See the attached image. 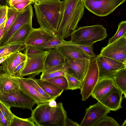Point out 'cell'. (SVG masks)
I'll return each instance as SVG.
<instances>
[{"mask_svg": "<svg viewBox=\"0 0 126 126\" xmlns=\"http://www.w3.org/2000/svg\"><path fill=\"white\" fill-rule=\"evenodd\" d=\"M18 51L9 55L1 63L0 67L3 73H6L13 76L14 70L17 66L16 57Z\"/></svg>", "mask_w": 126, "mask_h": 126, "instance_id": "cell-23", "label": "cell"}, {"mask_svg": "<svg viewBox=\"0 0 126 126\" xmlns=\"http://www.w3.org/2000/svg\"><path fill=\"white\" fill-rule=\"evenodd\" d=\"M8 7V6L6 7L3 12L2 16L0 18V27L6 19L7 9Z\"/></svg>", "mask_w": 126, "mask_h": 126, "instance_id": "cell-43", "label": "cell"}, {"mask_svg": "<svg viewBox=\"0 0 126 126\" xmlns=\"http://www.w3.org/2000/svg\"><path fill=\"white\" fill-rule=\"evenodd\" d=\"M116 86L112 77L99 79L91 95L98 101Z\"/></svg>", "mask_w": 126, "mask_h": 126, "instance_id": "cell-17", "label": "cell"}, {"mask_svg": "<svg viewBox=\"0 0 126 126\" xmlns=\"http://www.w3.org/2000/svg\"><path fill=\"white\" fill-rule=\"evenodd\" d=\"M35 80L46 93L56 99L64 91L45 79H35Z\"/></svg>", "mask_w": 126, "mask_h": 126, "instance_id": "cell-22", "label": "cell"}, {"mask_svg": "<svg viewBox=\"0 0 126 126\" xmlns=\"http://www.w3.org/2000/svg\"><path fill=\"white\" fill-rule=\"evenodd\" d=\"M25 45L22 43L7 44L0 46V57L9 56L17 51H24Z\"/></svg>", "mask_w": 126, "mask_h": 126, "instance_id": "cell-25", "label": "cell"}, {"mask_svg": "<svg viewBox=\"0 0 126 126\" xmlns=\"http://www.w3.org/2000/svg\"><path fill=\"white\" fill-rule=\"evenodd\" d=\"M65 77L68 83V90L80 89L81 86V81L68 73L65 72Z\"/></svg>", "mask_w": 126, "mask_h": 126, "instance_id": "cell-30", "label": "cell"}, {"mask_svg": "<svg viewBox=\"0 0 126 126\" xmlns=\"http://www.w3.org/2000/svg\"><path fill=\"white\" fill-rule=\"evenodd\" d=\"M56 48L63 55L65 60L70 59L85 58L89 60L90 58L75 47L69 45L64 44Z\"/></svg>", "mask_w": 126, "mask_h": 126, "instance_id": "cell-20", "label": "cell"}, {"mask_svg": "<svg viewBox=\"0 0 126 126\" xmlns=\"http://www.w3.org/2000/svg\"><path fill=\"white\" fill-rule=\"evenodd\" d=\"M15 77L18 81L20 89L33 98L37 105L48 102L50 100L39 93L23 77Z\"/></svg>", "mask_w": 126, "mask_h": 126, "instance_id": "cell-16", "label": "cell"}, {"mask_svg": "<svg viewBox=\"0 0 126 126\" xmlns=\"http://www.w3.org/2000/svg\"><path fill=\"white\" fill-rule=\"evenodd\" d=\"M47 51L42 50L33 47H25L24 54L26 56L36 55L46 52Z\"/></svg>", "mask_w": 126, "mask_h": 126, "instance_id": "cell-37", "label": "cell"}, {"mask_svg": "<svg viewBox=\"0 0 126 126\" xmlns=\"http://www.w3.org/2000/svg\"><path fill=\"white\" fill-rule=\"evenodd\" d=\"M6 20V19L0 27V41L4 34V28L5 26Z\"/></svg>", "mask_w": 126, "mask_h": 126, "instance_id": "cell-45", "label": "cell"}, {"mask_svg": "<svg viewBox=\"0 0 126 126\" xmlns=\"http://www.w3.org/2000/svg\"><path fill=\"white\" fill-rule=\"evenodd\" d=\"M18 12L13 23L0 41V46L6 44L12 36L24 25L28 23H32L33 12L31 4L23 10Z\"/></svg>", "mask_w": 126, "mask_h": 126, "instance_id": "cell-9", "label": "cell"}, {"mask_svg": "<svg viewBox=\"0 0 126 126\" xmlns=\"http://www.w3.org/2000/svg\"><path fill=\"white\" fill-rule=\"evenodd\" d=\"M80 126V125L76 122L66 118L65 120V126Z\"/></svg>", "mask_w": 126, "mask_h": 126, "instance_id": "cell-42", "label": "cell"}, {"mask_svg": "<svg viewBox=\"0 0 126 126\" xmlns=\"http://www.w3.org/2000/svg\"><path fill=\"white\" fill-rule=\"evenodd\" d=\"M70 35L72 43L91 46L104 39L108 34L102 25H96L80 27L71 32Z\"/></svg>", "mask_w": 126, "mask_h": 126, "instance_id": "cell-4", "label": "cell"}, {"mask_svg": "<svg viewBox=\"0 0 126 126\" xmlns=\"http://www.w3.org/2000/svg\"><path fill=\"white\" fill-rule=\"evenodd\" d=\"M121 126H126V120H125L124 122L123 123Z\"/></svg>", "mask_w": 126, "mask_h": 126, "instance_id": "cell-50", "label": "cell"}, {"mask_svg": "<svg viewBox=\"0 0 126 126\" xmlns=\"http://www.w3.org/2000/svg\"><path fill=\"white\" fill-rule=\"evenodd\" d=\"M33 29L32 23H28L25 24L12 36L6 44H24Z\"/></svg>", "mask_w": 126, "mask_h": 126, "instance_id": "cell-21", "label": "cell"}, {"mask_svg": "<svg viewBox=\"0 0 126 126\" xmlns=\"http://www.w3.org/2000/svg\"><path fill=\"white\" fill-rule=\"evenodd\" d=\"M2 73H3L2 72V70H1L0 68V75H1Z\"/></svg>", "mask_w": 126, "mask_h": 126, "instance_id": "cell-52", "label": "cell"}, {"mask_svg": "<svg viewBox=\"0 0 126 126\" xmlns=\"http://www.w3.org/2000/svg\"><path fill=\"white\" fill-rule=\"evenodd\" d=\"M0 101L10 107H14L32 110L35 101L20 89L13 93L0 92Z\"/></svg>", "mask_w": 126, "mask_h": 126, "instance_id": "cell-7", "label": "cell"}, {"mask_svg": "<svg viewBox=\"0 0 126 126\" xmlns=\"http://www.w3.org/2000/svg\"><path fill=\"white\" fill-rule=\"evenodd\" d=\"M10 108L5 104L0 101V109L5 118L11 122L14 115L11 112Z\"/></svg>", "mask_w": 126, "mask_h": 126, "instance_id": "cell-36", "label": "cell"}, {"mask_svg": "<svg viewBox=\"0 0 126 126\" xmlns=\"http://www.w3.org/2000/svg\"><path fill=\"white\" fill-rule=\"evenodd\" d=\"M126 64V35L102 48L99 55Z\"/></svg>", "mask_w": 126, "mask_h": 126, "instance_id": "cell-10", "label": "cell"}, {"mask_svg": "<svg viewBox=\"0 0 126 126\" xmlns=\"http://www.w3.org/2000/svg\"><path fill=\"white\" fill-rule=\"evenodd\" d=\"M65 61L63 66L65 72L82 82L87 70L90 59L85 58L70 59Z\"/></svg>", "mask_w": 126, "mask_h": 126, "instance_id": "cell-13", "label": "cell"}, {"mask_svg": "<svg viewBox=\"0 0 126 126\" xmlns=\"http://www.w3.org/2000/svg\"><path fill=\"white\" fill-rule=\"evenodd\" d=\"M26 58V56L25 54L23 53L21 51H18L16 57L17 65L25 61Z\"/></svg>", "mask_w": 126, "mask_h": 126, "instance_id": "cell-40", "label": "cell"}, {"mask_svg": "<svg viewBox=\"0 0 126 126\" xmlns=\"http://www.w3.org/2000/svg\"><path fill=\"white\" fill-rule=\"evenodd\" d=\"M54 36L40 27L33 28L24 44L25 47H36L46 42Z\"/></svg>", "mask_w": 126, "mask_h": 126, "instance_id": "cell-15", "label": "cell"}, {"mask_svg": "<svg viewBox=\"0 0 126 126\" xmlns=\"http://www.w3.org/2000/svg\"><path fill=\"white\" fill-rule=\"evenodd\" d=\"M18 12L14 8L8 7L7 9V18L4 28L3 35L7 31L13 23Z\"/></svg>", "mask_w": 126, "mask_h": 126, "instance_id": "cell-28", "label": "cell"}, {"mask_svg": "<svg viewBox=\"0 0 126 126\" xmlns=\"http://www.w3.org/2000/svg\"><path fill=\"white\" fill-rule=\"evenodd\" d=\"M126 33V21H122L118 25V28L116 33L109 40L108 45L110 44L120 38Z\"/></svg>", "mask_w": 126, "mask_h": 126, "instance_id": "cell-33", "label": "cell"}, {"mask_svg": "<svg viewBox=\"0 0 126 126\" xmlns=\"http://www.w3.org/2000/svg\"><path fill=\"white\" fill-rule=\"evenodd\" d=\"M25 79L29 83L44 96L50 100L52 99H56L51 97L44 91L35 81L34 77L29 76L27 78H25Z\"/></svg>", "mask_w": 126, "mask_h": 126, "instance_id": "cell-34", "label": "cell"}, {"mask_svg": "<svg viewBox=\"0 0 126 126\" xmlns=\"http://www.w3.org/2000/svg\"><path fill=\"white\" fill-rule=\"evenodd\" d=\"M32 0L34 2V1L35 0Z\"/></svg>", "mask_w": 126, "mask_h": 126, "instance_id": "cell-53", "label": "cell"}, {"mask_svg": "<svg viewBox=\"0 0 126 126\" xmlns=\"http://www.w3.org/2000/svg\"><path fill=\"white\" fill-rule=\"evenodd\" d=\"M110 111L98 101L97 103L86 109L85 115L80 126H94Z\"/></svg>", "mask_w": 126, "mask_h": 126, "instance_id": "cell-12", "label": "cell"}, {"mask_svg": "<svg viewBox=\"0 0 126 126\" xmlns=\"http://www.w3.org/2000/svg\"><path fill=\"white\" fill-rule=\"evenodd\" d=\"M84 8L83 0L63 1L57 36L64 39L70 35L71 31L76 29L83 16Z\"/></svg>", "mask_w": 126, "mask_h": 126, "instance_id": "cell-2", "label": "cell"}, {"mask_svg": "<svg viewBox=\"0 0 126 126\" xmlns=\"http://www.w3.org/2000/svg\"><path fill=\"white\" fill-rule=\"evenodd\" d=\"M98 80L99 72L96 56L95 57H90L88 68L82 82L80 89L81 100L83 101H85L91 95Z\"/></svg>", "mask_w": 126, "mask_h": 126, "instance_id": "cell-5", "label": "cell"}, {"mask_svg": "<svg viewBox=\"0 0 126 126\" xmlns=\"http://www.w3.org/2000/svg\"><path fill=\"white\" fill-rule=\"evenodd\" d=\"M48 0H35L34 2L35 1H42Z\"/></svg>", "mask_w": 126, "mask_h": 126, "instance_id": "cell-51", "label": "cell"}, {"mask_svg": "<svg viewBox=\"0 0 126 126\" xmlns=\"http://www.w3.org/2000/svg\"><path fill=\"white\" fill-rule=\"evenodd\" d=\"M9 56H5L0 57V64H1V63L4 60H5Z\"/></svg>", "mask_w": 126, "mask_h": 126, "instance_id": "cell-49", "label": "cell"}, {"mask_svg": "<svg viewBox=\"0 0 126 126\" xmlns=\"http://www.w3.org/2000/svg\"><path fill=\"white\" fill-rule=\"evenodd\" d=\"M45 80L64 90H68L67 81L64 76H60Z\"/></svg>", "mask_w": 126, "mask_h": 126, "instance_id": "cell-29", "label": "cell"}, {"mask_svg": "<svg viewBox=\"0 0 126 126\" xmlns=\"http://www.w3.org/2000/svg\"><path fill=\"white\" fill-rule=\"evenodd\" d=\"M123 93L116 86L112 89L98 101L110 110L116 111L122 108Z\"/></svg>", "mask_w": 126, "mask_h": 126, "instance_id": "cell-14", "label": "cell"}, {"mask_svg": "<svg viewBox=\"0 0 126 126\" xmlns=\"http://www.w3.org/2000/svg\"><path fill=\"white\" fill-rule=\"evenodd\" d=\"M28 1H32L34 2L32 0H8V5L10 7H12L13 5L17 3Z\"/></svg>", "mask_w": 126, "mask_h": 126, "instance_id": "cell-44", "label": "cell"}, {"mask_svg": "<svg viewBox=\"0 0 126 126\" xmlns=\"http://www.w3.org/2000/svg\"><path fill=\"white\" fill-rule=\"evenodd\" d=\"M64 65L59 66L44 70L42 72L40 76V79H46L60 76H65V72L64 69Z\"/></svg>", "mask_w": 126, "mask_h": 126, "instance_id": "cell-26", "label": "cell"}, {"mask_svg": "<svg viewBox=\"0 0 126 126\" xmlns=\"http://www.w3.org/2000/svg\"><path fill=\"white\" fill-rule=\"evenodd\" d=\"M126 0H83L85 7L89 11L100 17L112 13Z\"/></svg>", "mask_w": 126, "mask_h": 126, "instance_id": "cell-6", "label": "cell"}, {"mask_svg": "<svg viewBox=\"0 0 126 126\" xmlns=\"http://www.w3.org/2000/svg\"><path fill=\"white\" fill-rule=\"evenodd\" d=\"M64 44L69 45L75 47L90 57H95L96 56L93 51V45L88 46L76 44L72 43L70 41H67Z\"/></svg>", "mask_w": 126, "mask_h": 126, "instance_id": "cell-31", "label": "cell"}, {"mask_svg": "<svg viewBox=\"0 0 126 126\" xmlns=\"http://www.w3.org/2000/svg\"><path fill=\"white\" fill-rule=\"evenodd\" d=\"M11 122L5 117L0 109V126H10Z\"/></svg>", "mask_w": 126, "mask_h": 126, "instance_id": "cell-39", "label": "cell"}, {"mask_svg": "<svg viewBox=\"0 0 126 126\" xmlns=\"http://www.w3.org/2000/svg\"><path fill=\"white\" fill-rule=\"evenodd\" d=\"M48 104L49 106L51 107H55L57 105L55 100L54 99H52L50 100L48 102Z\"/></svg>", "mask_w": 126, "mask_h": 126, "instance_id": "cell-47", "label": "cell"}, {"mask_svg": "<svg viewBox=\"0 0 126 126\" xmlns=\"http://www.w3.org/2000/svg\"><path fill=\"white\" fill-rule=\"evenodd\" d=\"M47 51L48 53L45 60L44 70L64 64V57L56 48Z\"/></svg>", "mask_w": 126, "mask_h": 126, "instance_id": "cell-19", "label": "cell"}, {"mask_svg": "<svg viewBox=\"0 0 126 126\" xmlns=\"http://www.w3.org/2000/svg\"><path fill=\"white\" fill-rule=\"evenodd\" d=\"M34 3L32 1H24L20 2L13 5L12 7L14 8L18 11L23 10L27 6Z\"/></svg>", "mask_w": 126, "mask_h": 126, "instance_id": "cell-38", "label": "cell"}, {"mask_svg": "<svg viewBox=\"0 0 126 126\" xmlns=\"http://www.w3.org/2000/svg\"><path fill=\"white\" fill-rule=\"evenodd\" d=\"M120 126L119 124L112 117L106 115L100 119L94 126Z\"/></svg>", "mask_w": 126, "mask_h": 126, "instance_id": "cell-35", "label": "cell"}, {"mask_svg": "<svg viewBox=\"0 0 126 126\" xmlns=\"http://www.w3.org/2000/svg\"><path fill=\"white\" fill-rule=\"evenodd\" d=\"M48 102L37 105L32 110L31 117L36 126H65L67 116L63 103L60 102L51 107Z\"/></svg>", "mask_w": 126, "mask_h": 126, "instance_id": "cell-3", "label": "cell"}, {"mask_svg": "<svg viewBox=\"0 0 126 126\" xmlns=\"http://www.w3.org/2000/svg\"><path fill=\"white\" fill-rule=\"evenodd\" d=\"M20 89L16 77L5 73H2L0 76V92L13 93Z\"/></svg>", "mask_w": 126, "mask_h": 126, "instance_id": "cell-18", "label": "cell"}, {"mask_svg": "<svg viewBox=\"0 0 126 126\" xmlns=\"http://www.w3.org/2000/svg\"><path fill=\"white\" fill-rule=\"evenodd\" d=\"M67 42L58 36H55L46 42L41 45L36 47H33L43 50H47L56 48L57 47L65 44Z\"/></svg>", "mask_w": 126, "mask_h": 126, "instance_id": "cell-27", "label": "cell"}, {"mask_svg": "<svg viewBox=\"0 0 126 126\" xmlns=\"http://www.w3.org/2000/svg\"><path fill=\"white\" fill-rule=\"evenodd\" d=\"M10 126H36L31 117L24 119L14 115Z\"/></svg>", "mask_w": 126, "mask_h": 126, "instance_id": "cell-32", "label": "cell"}, {"mask_svg": "<svg viewBox=\"0 0 126 126\" xmlns=\"http://www.w3.org/2000/svg\"><path fill=\"white\" fill-rule=\"evenodd\" d=\"M116 86L122 91L126 98V67L117 72L112 77Z\"/></svg>", "mask_w": 126, "mask_h": 126, "instance_id": "cell-24", "label": "cell"}, {"mask_svg": "<svg viewBox=\"0 0 126 126\" xmlns=\"http://www.w3.org/2000/svg\"><path fill=\"white\" fill-rule=\"evenodd\" d=\"M8 0H0V7L8 6Z\"/></svg>", "mask_w": 126, "mask_h": 126, "instance_id": "cell-46", "label": "cell"}, {"mask_svg": "<svg viewBox=\"0 0 126 126\" xmlns=\"http://www.w3.org/2000/svg\"><path fill=\"white\" fill-rule=\"evenodd\" d=\"M47 51L36 55L26 56V59L20 73V76L34 77L44 69L45 59Z\"/></svg>", "mask_w": 126, "mask_h": 126, "instance_id": "cell-8", "label": "cell"}, {"mask_svg": "<svg viewBox=\"0 0 126 126\" xmlns=\"http://www.w3.org/2000/svg\"><path fill=\"white\" fill-rule=\"evenodd\" d=\"M6 7H0V18L2 16L3 12Z\"/></svg>", "mask_w": 126, "mask_h": 126, "instance_id": "cell-48", "label": "cell"}, {"mask_svg": "<svg viewBox=\"0 0 126 126\" xmlns=\"http://www.w3.org/2000/svg\"><path fill=\"white\" fill-rule=\"evenodd\" d=\"M63 1L50 0L34 2V7L37 20L40 27L57 35L60 22Z\"/></svg>", "mask_w": 126, "mask_h": 126, "instance_id": "cell-1", "label": "cell"}, {"mask_svg": "<svg viewBox=\"0 0 126 126\" xmlns=\"http://www.w3.org/2000/svg\"><path fill=\"white\" fill-rule=\"evenodd\" d=\"M99 79L111 77L119 70L126 67V64L102 55L96 56Z\"/></svg>", "mask_w": 126, "mask_h": 126, "instance_id": "cell-11", "label": "cell"}, {"mask_svg": "<svg viewBox=\"0 0 126 126\" xmlns=\"http://www.w3.org/2000/svg\"><path fill=\"white\" fill-rule=\"evenodd\" d=\"M25 61L22 62L16 66L13 71V76L16 77H20L19 75L20 73Z\"/></svg>", "mask_w": 126, "mask_h": 126, "instance_id": "cell-41", "label": "cell"}]
</instances>
